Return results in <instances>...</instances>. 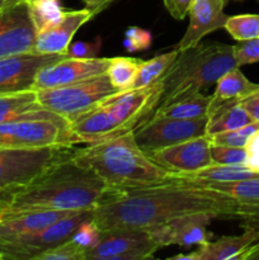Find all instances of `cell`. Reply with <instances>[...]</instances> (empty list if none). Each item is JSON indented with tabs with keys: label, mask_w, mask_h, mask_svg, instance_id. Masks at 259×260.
Masks as SVG:
<instances>
[{
	"label": "cell",
	"mask_w": 259,
	"mask_h": 260,
	"mask_svg": "<svg viewBox=\"0 0 259 260\" xmlns=\"http://www.w3.org/2000/svg\"><path fill=\"white\" fill-rule=\"evenodd\" d=\"M189 213H210L217 218L248 217V206L213 189L170 177L169 182L141 189H107L91 211L101 230H149Z\"/></svg>",
	"instance_id": "obj_1"
},
{
	"label": "cell",
	"mask_w": 259,
	"mask_h": 260,
	"mask_svg": "<svg viewBox=\"0 0 259 260\" xmlns=\"http://www.w3.org/2000/svg\"><path fill=\"white\" fill-rule=\"evenodd\" d=\"M107 189L103 179L76 164L70 155L28 184L5 193L0 202L8 211H85L93 210Z\"/></svg>",
	"instance_id": "obj_2"
},
{
	"label": "cell",
	"mask_w": 259,
	"mask_h": 260,
	"mask_svg": "<svg viewBox=\"0 0 259 260\" xmlns=\"http://www.w3.org/2000/svg\"><path fill=\"white\" fill-rule=\"evenodd\" d=\"M71 159L95 173L108 189H141L164 184L172 177L140 149L134 131L73 150Z\"/></svg>",
	"instance_id": "obj_3"
},
{
	"label": "cell",
	"mask_w": 259,
	"mask_h": 260,
	"mask_svg": "<svg viewBox=\"0 0 259 260\" xmlns=\"http://www.w3.org/2000/svg\"><path fill=\"white\" fill-rule=\"evenodd\" d=\"M234 68L239 66L230 45L198 43L195 47L179 51V55L161 78L163 93L157 108L200 94Z\"/></svg>",
	"instance_id": "obj_4"
},
{
	"label": "cell",
	"mask_w": 259,
	"mask_h": 260,
	"mask_svg": "<svg viewBox=\"0 0 259 260\" xmlns=\"http://www.w3.org/2000/svg\"><path fill=\"white\" fill-rule=\"evenodd\" d=\"M76 144L68 119L45 108L0 124V147L43 149Z\"/></svg>",
	"instance_id": "obj_5"
},
{
	"label": "cell",
	"mask_w": 259,
	"mask_h": 260,
	"mask_svg": "<svg viewBox=\"0 0 259 260\" xmlns=\"http://www.w3.org/2000/svg\"><path fill=\"white\" fill-rule=\"evenodd\" d=\"M37 101L47 111L68 121L95 108L117 93L106 74L84 79L78 83L36 90Z\"/></svg>",
	"instance_id": "obj_6"
},
{
	"label": "cell",
	"mask_w": 259,
	"mask_h": 260,
	"mask_svg": "<svg viewBox=\"0 0 259 260\" xmlns=\"http://www.w3.org/2000/svg\"><path fill=\"white\" fill-rule=\"evenodd\" d=\"M73 147L43 149L0 147V194H5L32 182L58 160L73 154Z\"/></svg>",
	"instance_id": "obj_7"
},
{
	"label": "cell",
	"mask_w": 259,
	"mask_h": 260,
	"mask_svg": "<svg viewBox=\"0 0 259 260\" xmlns=\"http://www.w3.org/2000/svg\"><path fill=\"white\" fill-rule=\"evenodd\" d=\"M91 211H79L35 233L0 240L2 260H36L42 253L69 240L78 226L91 217Z\"/></svg>",
	"instance_id": "obj_8"
},
{
	"label": "cell",
	"mask_w": 259,
	"mask_h": 260,
	"mask_svg": "<svg viewBox=\"0 0 259 260\" xmlns=\"http://www.w3.org/2000/svg\"><path fill=\"white\" fill-rule=\"evenodd\" d=\"M208 117L178 119L150 116L134 129L137 145L146 154L206 135Z\"/></svg>",
	"instance_id": "obj_9"
},
{
	"label": "cell",
	"mask_w": 259,
	"mask_h": 260,
	"mask_svg": "<svg viewBox=\"0 0 259 260\" xmlns=\"http://www.w3.org/2000/svg\"><path fill=\"white\" fill-rule=\"evenodd\" d=\"M160 244L147 230H101L95 245L85 253V260H142L154 256Z\"/></svg>",
	"instance_id": "obj_10"
},
{
	"label": "cell",
	"mask_w": 259,
	"mask_h": 260,
	"mask_svg": "<svg viewBox=\"0 0 259 260\" xmlns=\"http://www.w3.org/2000/svg\"><path fill=\"white\" fill-rule=\"evenodd\" d=\"M163 93V80L144 88L128 89L113 94L102 103L116 118L124 132L134 131L149 118L159 106Z\"/></svg>",
	"instance_id": "obj_11"
},
{
	"label": "cell",
	"mask_w": 259,
	"mask_h": 260,
	"mask_svg": "<svg viewBox=\"0 0 259 260\" xmlns=\"http://www.w3.org/2000/svg\"><path fill=\"white\" fill-rule=\"evenodd\" d=\"M109 60L111 58L108 57L75 58L65 56L38 71L33 84V90L69 85L84 79L106 74Z\"/></svg>",
	"instance_id": "obj_12"
},
{
	"label": "cell",
	"mask_w": 259,
	"mask_h": 260,
	"mask_svg": "<svg viewBox=\"0 0 259 260\" xmlns=\"http://www.w3.org/2000/svg\"><path fill=\"white\" fill-rule=\"evenodd\" d=\"M65 56L61 53L40 55L25 52L0 57V95L33 90L38 71Z\"/></svg>",
	"instance_id": "obj_13"
},
{
	"label": "cell",
	"mask_w": 259,
	"mask_h": 260,
	"mask_svg": "<svg viewBox=\"0 0 259 260\" xmlns=\"http://www.w3.org/2000/svg\"><path fill=\"white\" fill-rule=\"evenodd\" d=\"M149 155L156 164L173 174H189L213 164L207 135L156 150Z\"/></svg>",
	"instance_id": "obj_14"
},
{
	"label": "cell",
	"mask_w": 259,
	"mask_h": 260,
	"mask_svg": "<svg viewBox=\"0 0 259 260\" xmlns=\"http://www.w3.org/2000/svg\"><path fill=\"white\" fill-rule=\"evenodd\" d=\"M36 36L27 3L0 10V57L30 52Z\"/></svg>",
	"instance_id": "obj_15"
},
{
	"label": "cell",
	"mask_w": 259,
	"mask_h": 260,
	"mask_svg": "<svg viewBox=\"0 0 259 260\" xmlns=\"http://www.w3.org/2000/svg\"><path fill=\"white\" fill-rule=\"evenodd\" d=\"M216 216L210 213H189L150 228L149 233L161 248L169 245L193 246L207 241V226Z\"/></svg>",
	"instance_id": "obj_16"
},
{
	"label": "cell",
	"mask_w": 259,
	"mask_h": 260,
	"mask_svg": "<svg viewBox=\"0 0 259 260\" xmlns=\"http://www.w3.org/2000/svg\"><path fill=\"white\" fill-rule=\"evenodd\" d=\"M93 17V13L86 8L80 10H65L60 22L37 32L30 52L40 55H65L75 33Z\"/></svg>",
	"instance_id": "obj_17"
},
{
	"label": "cell",
	"mask_w": 259,
	"mask_h": 260,
	"mask_svg": "<svg viewBox=\"0 0 259 260\" xmlns=\"http://www.w3.org/2000/svg\"><path fill=\"white\" fill-rule=\"evenodd\" d=\"M225 0H195L190 7L189 24L178 43V50L195 47L208 33L225 27L229 15L223 13Z\"/></svg>",
	"instance_id": "obj_18"
},
{
	"label": "cell",
	"mask_w": 259,
	"mask_h": 260,
	"mask_svg": "<svg viewBox=\"0 0 259 260\" xmlns=\"http://www.w3.org/2000/svg\"><path fill=\"white\" fill-rule=\"evenodd\" d=\"M69 124L79 144H96L126 134L111 112L102 104L74 117Z\"/></svg>",
	"instance_id": "obj_19"
},
{
	"label": "cell",
	"mask_w": 259,
	"mask_h": 260,
	"mask_svg": "<svg viewBox=\"0 0 259 260\" xmlns=\"http://www.w3.org/2000/svg\"><path fill=\"white\" fill-rule=\"evenodd\" d=\"M240 235L222 236L216 241H206L197 250L178 254L174 260H239L241 254L259 240V228H245Z\"/></svg>",
	"instance_id": "obj_20"
},
{
	"label": "cell",
	"mask_w": 259,
	"mask_h": 260,
	"mask_svg": "<svg viewBox=\"0 0 259 260\" xmlns=\"http://www.w3.org/2000/svg\"><path fill=\"white\" fill-rule=\"evenodd\" d=\"M175 179L185 180V182L206 188V189L217 190V192L230 196L243 205L248 206L249 215L245 220H243V222L249 220L254 215L256 208L259 207V178H256V179L233 180V182H212V180L193 179V178H175Z\"/></svg>",
	"instance_id": "obj_21"
},
{
	"label": "cell",
	"mask_w": 259,
	"mask_h": 260,
	"mask_svg": "<svg viewBox=\"0 0 259 260\" xmlns=\"http://www.w3.org/2000/svg\"><path fill=\"white\" fill-rule=\"evenodd\" d=\"M256 90H259V84L251 83L239 68L231 69L216 81V89L211 98L208 113L225 102L241 101L244 96Z\"/></svg>",
	"instance_id": "obj_22"
},
{
	"label": "cell",
	"mask_w": 259,
	"mask_h": 260,
	"mask_svg": "<svg viewBox=\"0 0 259 260\" xmlns=\"http://www.w3.org/2000/svg\"><path fill=\"white\" fill-rule=\"evenodd\" d=\"M208 122L206 127V135L218 134V132L234 131L241 128L245 124L253 122L248 112L240 106V101L225 102L217 108L207 114Z\"/></svg>",
	"instance_id": "obj_23"
},
{
	"label": "cell",
	"mask_w": 259,
	"mask_h": 260,
	"mask_svg": "<svg viewBox=\"0 0 259 260\" xmlns=\"http://www.w3.org/2000/svg\"><path fill=\"white\" fill-rule=\"evenodd\" d=\"M211 98L212 95H203L196 94L189 98L174 102L172 104L155 109L151 116L169 117V118L178 119H196L201 117H206L210 108Z\"/></svg>",
	"instance_id": "obj_24"
},
{
	"label": "cell",
	"mask_w": 259,
	"mask_h": 260,
	"mask_svg": "<svg viewBox=\"0 0 259 260\" xmlns=\"http://www.w3.org/2000/svg\"><path fill=\"white\" fill-rule=\"evenodd\" d=\"M41 108L43 107L38 103L36 90L0 95V124L22 118Z\"/></svg>",
	"instance_id": "obj_25"
},
{
	"label": "cell",
	"mask_w": 259,
	"mask_h": 260,
	"mask_svg": "<svg viewBox=\"0 0 259 260\" xmlns=\"http://www.w3.org/2000/svg\"><path fill=\"white\" fill-rule=\"evenodd\" d=\"M175 178H193V179L212 180V182H233V180L256 179L259 173L249 169L246 165L212 164L189 174H173Z\"/></svg>",
	"instance_id": "obj_26"
},
{
	"label": "cell",
	"mask_w": 259,
	"mask_h": 260,
	"mask_svg": "<svg viewBox=\"0 0 259 260\" xmlns=\"http://www.w3.org/2000/svg\"><path fill=\"white\" fill-rule=\"evenodd\" d=\"M178 55H179V50L175 48L170 52L155 56L149 61H142L131 89L144 88V86L151 85L155 81L160 80L163 75L168 71V69L174 62Z\"/></svg>",
	"instance_id": "obj_27"
},
{
	"label": "cell",
	"mask_w": 259,
	"mask_h": 260,
	"mask_svg": "<svg viewBox=\"0 0 259 260\" xmlns=\"http://www.w3.org/2000/svg\"><path fill=\"white\" fill-rule=\"evenodd\" d=\"M142 61L144 60L141 58L122 57V56L121 57H112L109 60L107 75L109 76V80L117 93L131 89Z\"/></svg>",
	"instance_id": "obj_28"
},
{
	"label": "cell",
	"mask_w": 259,
	"mask_h": 260,
	"mask_svg": "<svg viewBox=\"0 0 259 260\" xmlns=\"http://www.w3.org/2000/svg\"><path fill=\"white\" fill-rule=\"evenodd\" d=\"M27 4L37 32L60 22L65 14V10L62 9L58 0H36Z\"/></svg>",
	"instance_id": "obj_29"
},
{
	"label": "cell",
	"mask_w": 259,
	"mask_h": 260,
	"mask_svg": "<svg viewBox=\"0 0 259 260\" xmlns=\"http://www.w3.org/2000/svg\"><path fill=\"white\" fill-rule=\"evenodd\" d=\"M229 35L236 41H246L259 36V14H240L229 17L225 23Z\"/></svg>",
	"instance_id": "obj_30"
},
{
	"label": "cell",
	"mask_w": 259,
	"mask_h": 260,
	"mask_svg": "<svg viewBox=\"0 0 259 260\" xmlns=\"http://www.w3.org/2000/svg\"><path fill=\"white\" fill-rule=\"evenodd\" d=\"M36 260H85V250L70 238L42 253Z\"/></svg>",
	"instance_id": "obj_31"
},
{
	"label": "cell",
	"mask_w": 259,
	"mask_h": 260,
	"mask_svg": "<svg viewBox=\"0 0 259 260\" xmlns=\"http://www.w3.org/2000/svg\"><path fill=\"white\" fill-rule=\"evenodd\" d=\"M211 156L213 164L245 165L248 159V150L246 147L218 146L211 144Z\"/></svg>",
	"instance_id": "obj_32"
},
{
	"label": "cell",
	"mask_w": 259,
	"mask_h": 260,
	"mask_svg": "<svg viewBox=\"0 0 259 260\" xmlns=\"http://www.w3.org/2000/svg\"><path fill=\"white\" fill-rule=\"evenodd\" d=\"M99 236H101V229L96 226V223L94 222L93 218H88V220L83 221L80 225L78 226L75 233L73 234L71 239L75 241L78 245H80L81 248L86 251L89 249L93 248L99 240Z\"/></svg>",
	"instance_id": "obj_33"
},
{
	"label": "cell",
	"mask_w": 259,
	"mask_h": 260,
	"mask_svg": "<svg viewBox=\"0 0 259 260\" xmlns=\"http://www.w3.org/2000/svg\"><path fill=\"white\" fill-rule=\"evenodd\" d=\"M233 48L239 68L249 63L259 62V37L240 41L238 45L233 46Z\"/></svg>",
	"instance_id": "obj_34"
},
{
	"label": "cell",
	"mask_w": 259,
	"mask_h": 260,
	"mask_svg": "<svg viewBox=\"0 0 259 260\" xmlns=\"http://www.w3.org/2000/svg\"><path fill=\"white\" fill-rule=\"evenodd\" d=\"M123 46L130 52H136V51L147 50L151 46L152 37L149 30L141 29L139 27H131L126 30L124 35Z\"/></svg>",
	"instance_id": "obj_35"
},
{
	"label": "cell",
	"mask_w": 259,
	"mask_h": 260,
	"mask_svg": "<svg viewBox=\"0 0 259 260\" xmlns=\"http://www.w3.org/2000/svg\"><path fill=\"white\" fill-rule=\"evenodd\" d=\"M102 41L101 38H96L94 42H83V41H78V42H71L69 45L68 50H66L65 55L68 57H75V58H94L98 57L99 51H101Z\"/></svg>",
	"instance_id": "obj_36"
},
{
	"label": "cell",
	"mask_w": 259,
	"mask_h": 260,
	"mask_svg": "<svg viewBox=\"0 0 259 260\" xmlns=\"http://www.w3.org/2000/svg\"><path fill=\"white\" fill-rule=\"evenodd\" d=\"M210 141L212 145H218V146H230V147H246L249 139L244 136L243 134L234 129V131L218 132V134L211 135Z\"/></svg>",
	"instance_id": "obj_37"
},
{
	"label": "cell",
	"mask_w": 259,
	"mask_h": 260,
	"mask_svg": "<svg viewBox=\"0 0 259 260\" xmlns=\"http://www.w3.org/2000/svg\"><path fill=\"white\" fill-rule=\"evenodd\" d=\"M193 2L195 0H164V4L174 19L183 20L189 13Z\"/></svg>",
	"instance_id": "obj_38"
},
{
	"label": "cell",
	"mask_w": 259,
	"mask_h": 260,
	"mask_svg": "<svg viewBox=\"0 0 259 260\" xmlns=\"http://www.w3.org/2000/svg\"><path fill=\"white\" fill-rule=\"evenodd\" d=\"M240 106L248 112L253 121H259V90L244 96L240 101Z\"/></svg>",
	"instance_id": "obj_39"
},
{
	"label": "cell",
	"mask_w": 259,
	"mask_h": 260,
	"mask_svg": "<svg viewBox=\"0 0 259 260\" xmlns=\"http://www.w3.org/2000/svg\"><path fill=\"white\" fill-rule=\"evenodd\" d=\"M112 2H113V0H83L86 9L90 10V12L93 13L94 17H95L96 14H99L101 12H103L107 7H109V4H111Z\"/></svg>",
	"instance_id": "obj_40"
},
{
	"label": "cell",
	"mask_w": 259,
	"mask_h": 260,
	"mask_svg": "<svg viewBox=\"0 0 259 260\" xmlns=\"http://www.w3.org/2000/svg\"><path fill=\"white\" fill-rule=\"evenodd\" d=\"M239 260H259V240L254 243L253 245L249 246L243 254H241Z\"/></svg>",
	"instance_id": "obj_41"
},
{
	"label": "cell",
	"mask_w": 259,
	"mask_h": 260,
	"mask_svg": "<svg viewBox=\"0 0 259 260\" xmlns=\"http://www.w3.org/2000/svg\"><path fill=\"white\" fill-rule=\"evenodd\" d=\"M20 2H23V0H0V10L12 7V5L18 4V3Z\"/></svg>",
	"instance_id": "obj_42"
},
{
	"label": "cell",
	"mask_w": 259,
	"mask_h": 260,
	"mask_svg": "<svg viewBox=\"0 0 259 260\" xmlns=\"http://www.w3.org/2000/svg\"><path fill=\"white\" fill-rule=\"evenodd\" d=\"M23 2H25V3H32V2H36V0H23Z\"/></svg>",
	"instance_id": "obj_43"
},
{
	"label": "cell",
	"mask_w": 259,
	"mask_h": 260,
	"mask_svg": "<svg viewBox=\"0 0 259 260\" xmlns=\"http://www.w3.org/2000/svg\"><path fill=\"white\" fill-rule=\"evenodd\" d=\"M2 208H3V206H2V202H0V211H2Z\"/></svg>",
	"instance_id": "obj_44"
},
{
	"label": "cell",
	"mask_w": 259,
	"mask_h": 260,
	"mask_svg": "<svg viewBox=\"0 0 259 260\" xmlns=\"http://www.w3.org/2000/svg\"><path fill=\"white\" fill-rule=\"evenodd\" d=\"M225 2H228V0H225ZM239 2H240V0H239Z\"/></svg>",
	"instance_id": "obj_45"
},
{
	"label": "cell",
	"mask_w": 259,
	"mask_h": 260,
	"mask_svg": "<svg viewBox=\"0 0 259 260\" xmlns=\"http://www.w3.org/2000/svg\"><path fill=\"white\" fill-rule=\"evenodd\" d=\"M258 37H259V36H258Z\"/></svg>",
	"instance_id": "obj_46"
}]
</instances>
